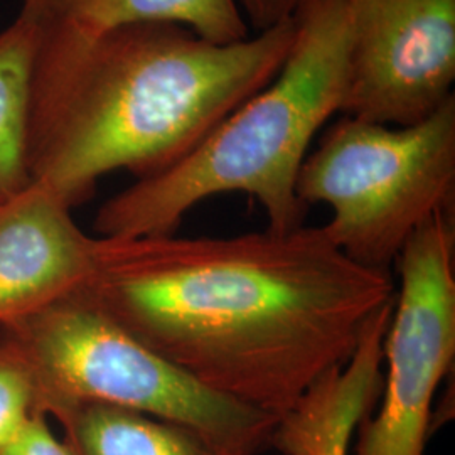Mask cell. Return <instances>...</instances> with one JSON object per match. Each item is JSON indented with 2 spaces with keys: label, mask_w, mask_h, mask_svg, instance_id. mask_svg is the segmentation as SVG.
Here are the masks:
<instances>
[{
  "label": "cell",
  "mask_w": 455,
  "mask_h": 455,
  "mask_svg": "<svg viewBox=\"0 0 455 455\" xmlns=\"http://www.w3.org/2000/svg\"><path fill=\"white\" fill-rule=\"evenodd\" d=\"M0 455H73L63 439L56 437L46 417H37Z\"/></svg>",
  "instance_id": "5bb4252c"
},
{
  "label": "cell",
  "mask_w": 455,
  "mask_h": 455,
  "mask_svg": "<svg viewBox=\"0 0 455 455\" xmlns=\"http://www.w3.org/2000/svg\"><path fill=\"white\" fill-rule=\"evenodd\" d=\"M56 422L73 455H231L184 425L129 408L83 403Z\"/></svg>",
  "instance_id": "8fae6325"
},
{
  "label": "cell",
  "mask_w": 455,
  "mask_h": 455,
  "mask_svg": "<svg viewBox=\"0 0 455 455\" xmlns=\"http://www.w3.org/2000/svg\"><path fill=\"white\" fill-rule=\"evenodd\" d=\"M391 314L393 300L368 323L349 361L319 378L278 419L270 447L280 454L347 455L359 422L379 400Z\"/></svg>",
  "instance_id": "9c48e42d"
},
{
  "label": "cell",
  "mask_w": 455,
  "mask_h": 455,
  "mask_svg": "<svg viewBox=\"0 0 455 455\" xmlns=\"http://www.w3.org/2000/svg\"><path fill=\"white\" fill-rule=\"evenodd\" d=\"M248 28L259 33L291 20L306 0H235Z\"/></svg>",
  "instance_id": "9a60e30c"
},
{
  "label": "cell",
  "mask_w": 455,
  "mask_h": 455,
  "mask_svg": "<svg viewBox=\"0 0 455 455\" xmlns=\"http://www.w3.org/2000/svg\"><path fill=\"white\" fill-rule=\"evenodd\" d=\"M295 33L292 17L214 44L180 24L139 22L34 71L33 184L73 208L114 171L169 169L275 78Z\"/></svg>",
  "instance_id": "7a4b0ae2"
},
{
  "label": "cell",
  "mask_w": 455,
  "mask_h": 455,
  "mask_svg": "<svg viewBox=\"0 0 455 455\" xmlns=\"http://www.w3.org/2000/svg\"><path fill=\"white\" fill-rule=\"evenodd\" d=\"M37 417L44 415L33 374L14 353L0 344V454Z\"/></svg>",
  "instance_id": "4fadbf2b"
},
{
  "label": "cell",
  "mask_w": 455,
  "mask_h": 455,
  "mask_svg": "<svg viewBox=\"0 0 455 455\" xmlns=\"http://www.w3.org/2000/svg\"><path fill=\"white\" fill-rule=\"evenodd\" d=\"M100 236L39 184L0 208V324L83 291L97 274Z\"/></svg>",
  "instance_id": "ba28073f"
},
{
  "label": "cell",
  "mask_w": 455,
  "mask_h": 455,
  "mask_svg": "<svg viewBox=\"0 0 455 455\" xmlns=\"http://www.w3.org/2000/svg\"><path fill=\"white\" fill-rule=\"evenodd\" d=\"M293 19L295 41L275 78L180 163L105 201L93 225L100 236L174 235L196 204L227 193L257 197L270 231L304 227L309 208L297 197V178L314 135L341 114L347 12L342 0H306Z\"/></svg>",
  "instance_id": "3957f363"
},
{
  "label": "cell",
  "mask_w": 455,
  "mask_h": 455,
  "mask_svg": "<svg viewBox=\"0 0 455 455\" xmlns=\"http://www.w3.org/2000/svg\"><path fill=\"white\" fill-rule=\"evenodd\" d=\"M295 191L307 208H332L321 228L349 260L391 274L423 223L455 212V97L407 127L342 115L306 157Z\"/></svg>",
  "instance_id": "5b68a950"
},
{
  "label": "cell",
  "mask_w": 455,
  "mask_h": 455,
  "mask_svg": "<svg viewBox=\"0 0 455 455\" xmlns=\"http://www.w3.org/2000/svg\"><path fill=\"white\" fill-rule=\"evenodd\" d=\"M34 71L61 63L93 39L139 22H174L214 44L250 37L235 0H46Z\"/></svg>",
  "instance_id": "30bf717a"
},
{
  "label": "cell",
  "mask_w": 455,
  "mask_h": 455,
  "mask_svg": "<svg viewBox=\"0 0 455 455\" xmlns=\"http://www.w3.org/2000/svg\"><path fill=\"white\" fill-rule=\"evenodd\" d=\"M208 390L282 417L353 356L395 299L391 274L349 260L323 228L229 238L100 236L83 289Z\"/></svg>",
  "instance_id": "6da1fadb"
},
{
  "label": "cell",
  "mask_w": 455,
  "mask_h": 455,
  "mask_svg": "<svg viewBox=\"0 0 455 455\" xmlns=\"http://www.w3.org/2000/svg\"><path fill=\"white\" fill-rule=\"evenodd\" d=\"M0 344L31 371L44 417L83 403L129 408L180 423L231 455H257L278 417L208 390L84 292L0 324Z\"/></svg>",
  "instance_id": "277c9868"
},
{
  "label": "cell",
  "mask_w": 455,
  "mask_h": 455,
  "mask_svg": "<svg viewBox=\"0 0 455 455\" xmlns=\"http://www.w3.org/2000/svg\"><path fill=\"white\" fill-rule=\"evenodd\" d=\"M280 455H302V454H297V452H283V454Z\"/></svg>",
  "instance_id": "e0dca14e"
},
{
  "label": "cell",
  "mask_w": 455,
  "mask_h": 455,
  "mask_svg": "<svg viewBox=\"0 0 455 455\" xmlns=\"http://www.w3.org/2000/svg\"><path fill=\"white\" fill-rule=\"evenodd\" d=\"M347 61L341 114L407 127L455 97V0H342Z\"/></svg>",
  "instance_id": "52a82bcc"
},
{
  "label": "cell",
  "mask_w": 455,
  "mask_h": 455,
  "mask_svg": "<svg viewBox=\"0 0 455 455\" xmlns=\"http://www.w3.org/2000/svg\"><path fill=\"white\" fill-rule=\"evenodd\" d=\"M439 212L395 263L400 285L383 342L381 405L359 422L356 455H423L434 403L455 361V220Z\"/></svg>",
  "instance_id": "8992f818"
},
{
  "label": "cell",
  "mask_w": 455,
  "mask_h": 455,
  "mask_svg": "<svg viewBox=\"0 0 455 455\" xmlns=\"http://www.w3.org/2000/svg\"><path fill=\"white\" fill-rule=\"evenodd\" d=\"M46 0H22V11L24 14H29V16H39V12L43 11V5H44Z\"/></svg>",
  "instance_id": "2e32d148"
},
{
  "label": "cell",
  "mask_w": 455,
  "mask_h": 455,
  "mask_svg": "<svg viewBox=\"0 0 455 455\" xmlns=\"http://www.w3.org/2000/svg\"><path fill=\"white\" fill-rule=\"evenodd\" d=\"M37 17L20 12L0 33V208L31 184L34 68Z\"/></svg>",
  "instance_id": "7c38bea8"
}]
</instances>
